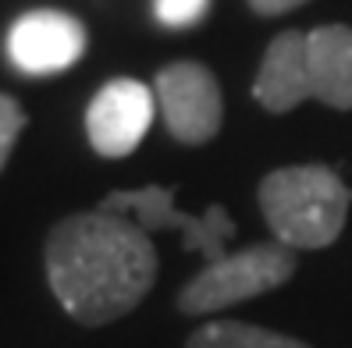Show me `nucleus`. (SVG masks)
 I'll list each match as a JSON object with an SVG mask.
<instances>
[{
    "label": "nucleus",
    "mask_w": 352,
    "mask_h": 348,
    "mask_svg": "<svg viewBox=\"0 0 352 348\" xmlns=\"http://www.w3.org/2000/svg\"><path fill=\"white\" fill-rule=\"evenodd\" d=\"M47 281L65 313L86 327L132 313L157 281V249L125 213H72L47 238Z\"/></svg>",
    "instance_id": "nucleus-1"
},
{
    "label": "nucleus",
    "mask_w": 352,
    "mask_h": 348,
    "mask_svg": "<svg viewBox=\"0 0 352 348\" xmlns=\"http://www.w3.org/2000/svg\"><path fill=\"white\" fill-rule=\"evenodd\" d=\"M352 192L345 181L320 163L285 167L260 181V210L271 231L288 249H324L349 217Z\"/></svg>",
    "instance_id": "nucleus-2"
},
{
    "label": "nucleus",
    "mask_w": 352,
    "mask_h": 348,
    "mask_svg": "<svg viewBox=\"0 0 352 348\" xmlns=\"http://www.w3.org/2000/svg\"><path fill=\"white\" fill-rule=\"evenodd\" d=\"M292 274H296V249H288L281 242L250 245L242 253H228L214 263H206L182 288L178 305L182 313H192V316L217 313L224 305H235L278 288Z\"/></svg>",
    "instance_id": "nucleus-3"
},
{
    "label": "nucleus",
    "mask_w": 352,
    "mask_h": 348,
    "mask_svg": "<svg viewBox=\"0 0 352 348\" xmlns=\"http://www.w3.org/2000/svg\"><path fill=\"white\" fill-rule=\"evenodd\" d=\"M100 210L132 217L146 235H150V231H182L185 249H189V253H203L206 263L228 256L224 245H228V238L235 235V220L228 217L221 207H210L203 217L182 213V210L175 207L171 189H160V185L111 192V196L100 199Z\"/></svg>",
    "instance_id": "nucleus-4"
},
{
    "label": "nucleus",
    "mask_w": 352,
    "mask_h": 348,
    "mask_svg": "<svg viewBox=\"0 0 352 348\" xmlns=\"http://www.w3.org/2000/svg\"><path fill=\"white\" fill-rule=\"evenodd\" d=\"M153 93H157V111L164 125L178 142L199 146V142H210L221 132L224 100L210 68L196 65V60L168 65L157 71Z\"/></svg>",
    "instance_id": "nucleus-5"
},
{
    "label": "nucleus",
    "mask_w": 352,
    "mask_h": 348,
    "mask_svg": "<svg viewBox=\"0 0 352 348\" xmlns=\"http://www.w3.org/2000/svg\"><path fill=\"white\" fill-rule=\"evenodd\" d=\"M157 114V93L139 78H111L86 107V135L100 156H129Z\"/></svg>",
    "instance_id": "nucleus-6"
},
{
    "label": "nucleus",
    "mask_w": 352,
    "mask_h": 348,
    "mask_svg": "<svg viewBox=\"0 0 352 348\" xmlns=\"http://www.w3.org/2000/svg\"><path fill=\"white\" fill-rule=\"evenodd\" d=\"M89 36L68 11H29L8 32V57L25 75H57L86 54Z\"/></svg>",
    "instance_id": "nucleus-7"
},
{
    "label": "nucleus",
    "mask_w": 352,
    "mask_h": 348,
    "mask_svg": "<svg viewBox=\"0 0 352 348\" xmlns=\"http://www.w3.org/2000/svg\"><path fill=\"white\" fill-rule=\"evenodd\" d=\"M253 96L260 107L285 114L296 111L302 100L314 96V78H309V54H306V32H281L271 39L263 54V65L253 82Z\"/></svg>",
    "instance_id": "nucleus-8"
},
{
    "label": "nucleus",
    "mask_w": 352,
    "mask_h": 348,
    "mask_svg": "<svg viewBox=\"0 0 352 348\" xmlns=\"http://www.w3.org/2000/svg\"><path fill=\"white\" fill-rule=\"evenodd\" d=\"M314 96L335 111H352V29L320 25L306 32Z\"/></svg>",
    "instance_id": "nucleus-9"
},
{
    "label": "nucleus",
    "mask_w": 352,
    "mask_h": 348,
    "mask_svg": "<svg viewBox=\"0 0 352 348\" xmlns=\"http://www.w3.org/2000/svg\"><path fill=\"white\" fill-rule=\"evenodd\" d=\"M189 348H309V345L278 331H267V327H256V323L217 320L196 331L189 338Z\"/></svg>",
    "instance_id": "nucleus-10"
},
{
    "label": "nucleus",
    "mask_w": 352,
    "mask_h": 348,
    "mask_svg": "<svg viewBox=\"0 0 352 348\" xmlns=\"http://www.w3.org/2000/svg\"><path fill=\"white\" fill-rule=\"evenodd\" d=\"M210 11V0H153V14L168 29H189Z\"/></svg>",
    "instance_id": "nucleus-11"
},
{
    "label": "nucleus",
    "mask_w": 352,
    "mask_h": 348,
    "mask_svg": "<svg viewBox=\"0 0 352 348\" xmlns=\"http://www.w3.org/2000/svg\"><path fill=\"white\" fill-rule=\"evenodd\" d=\"M22 128H25V111L18 107L14 96L0 93V171L8 167V156L14 150L18 135H22Z\"/></svg>",
    "instance_id": "nucleus-12"
},
{
    "label": "nucleus",
    "mask_w": 352,
    "mask_h": 348,
    "mask_svg": "<svg viewBox=\"0 0 352 348\" xmlns=\"http://www.w3.org/2000/svg\"><path fill=\"white\" fill-rule=\"evenodd\" d=\"M299 4H306V0H250V8L256 14H285V11H292Z\"/></svg>",
    "instance_id": "nucleus-13"
}]
</instances>
